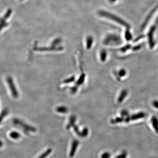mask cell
<instances>
[{
  "label": "cell",
  "mask_w": 158,
  "mask_h": 158,
  "mask_svg": "<svg viewBox=\"0 0 158 158\" xmlns=\"http://www.w3.org/2000/svg\"><path fill=\"white\" fill-rule=\"evenodd\" d=\"M98 14L99 16L113 21L114 22H115L126 29H129L131 28L130 25H129V23L126 22V21L124 20L119 16H116L111 12L105 11L101 10L98 12Z\"/></svg>",
  "instance_id": "obj_1"
},
{
  "label": "cell",
  "mask_w": 158,
  "mask_h": 158,
  "mask_svg": "<svg viewBox=\"0 0 158 158\" xmlns=\"http://www.w3.org/2000/svg\"><path fill=\"white\" fill-rule=\"evenodd\" d=\"M121 42V38L116 34H112L108 35L104 40L105 44H116Z\"/></svg>",
  "instance_id": "obj_2"
},
{
  "label": "cell",
  "mask_w": 158,
  "mask_h": 158,
  "mask_svg": "<svg viewBox=\"0 0 158 158\" xmlns=\"http://www.w3.org/2000/svg\"><path fill=\"white\" fill-rule=\"evenodd\" d=\"M79 142L78 140H75L73 141L72 144V146H71V150H70V153H69V156L71 157H74V156L75 153L76 152V149L79 145Z\"/></svg>",
  "instance_id": "obj_3"
},
{
  "label": "cell",
  "mask_w": 158,
  "mask_h": 158,
  "mask_svg": "<svg viewBox=\"0 0 158 158\" xmlns=\"http://www.w3.org/2000/svg\"><path fill=\"white\" fill-rule=\"evenodd\" d=\"M130 28L126 29V31L125 32V37L126 40H130L131 39L132 36L131 32L129 31Z\"/></svg>",
  "instance_id": "obj_4"
},
{
  "label": "cell",
  "mask_w": 158,
  "mask_h": 158,
  "mask_svg": "<svg viewBox=\"0 0 158 158\" xmlns=\"http://www.w3.org/2000/svg\"><path fill=\"white\" fill-rule=\"evenodd\" d=\"M51 152V149H48L45 152H44L43 154H42L38 158H45L47 157H48L49 154H50Z\"/></svg>",
  "instance_id": "obj_5"
},
{
  "label": "cell",
  "mask_w": 158,
  "mask_h": 158,
  "mask_svg": "<svg viewBox=\"0 0 158 158\" xmlns=\"http://www.w3.org/2000/svg\"><path fill=\"white\" fill-rule=\"evenodd\" d=\"M92 38L91 37H88V38H87V46L88 47L91 46L92 44Z\"/></svg>",
  "instance_id": "obj_6"
},
{
  "label": "cell",
  "mask_w": 158,
  "mask_h": 158,
  "mask_svg": "<svg viewBox=\"0 0 158 158\" xmlns=\"http://www.w3.org/2000/svg\"><path fill=\"white\" fill-rule=\"evenodd\" d=\"M109 157H110V154L108 153H104L101 157L102 158H109Z\"/></svg>",
  "instance_id": "obj_7"
},
{
  "label": "cell",
  "mask_w": 158,
  "mask_h": 158,
  "mask_svg": "<svg viewBox=\"0 0 158 158\" xmlns=\"http://www.w3.org/2000/svg\"><path fill=\"white\" fill-rule=\"evenodd\" d=\"M109 1H110L111 3H114L116 1H117V0H109Z\"/></svg>",
  "instance_id": "obj_8"
}]
</instances>
